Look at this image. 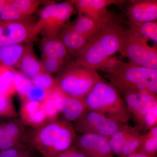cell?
<instances>
[{"label": "cell", "mask_w": 157, "mask_h": 157, "mask_svg": "<svg viewBox=\"0 0 157 157\" xmlns=\"http://www.w3.org/2000/svg\"><path fill=\"white\" fill-rule=\"evenodd\" d=\"M124 28L112 13L108 12L97 33L85 47L75 56L70 65L100 70L111 56L120 52Z\"/></svg>", "instance_id": "6da1fadb"}, {"label": "cell", "mask_w": 157, "mask_h": 157, "mask_svg": "<svg viewBox=\"0 0 157 157\" xmlns=\"http://www.w3.org/2000/svg\"><path fill=\"white\" fill-rule=\"evenodd\" d=\"M77 135L73 124L59 118L38 128L27 127L25 144L41 155L54 157L72 146Z\"/></svg>", "instance_id": "7a4b0ae2"}, {"label": "cell", "mask_w": 157, "mask_h": 157, "mask_svg": "<svg viewBox=\"0 0 157 157\" xmlns=\"http://www.w3.org/2000/svg\"><path fill=\"white\" fill-rule=\"evenodd\" d=\"M100 70L107 73L105 77L118 90H143L157 95V69L109 58Z\"/></svg>", "instance_id": "3957f363"}, {"label": "cell", "mask_w": 157, "mask_h": 157, "mask_svg": "<svg viewBox=\"0 0 157 157\" xmlns=\"http://www.w3.org/2000/svg\"><path fill=\"white\" fill-rule=\"evenodd\" d=\"M83 98L89 110L124 124L128 123L131 119L118 90L102 78Z\"/></svg>", "instance_id": "277c9868"}, {"label": "cell", "mask_w": 157, "mask_h": 157, "mask_svg": "<svg viewBox=\"0 0 157 157\" xmlns=\"http://www.w3.org/2000/svg\"><path fill=\"white\" fill-rule=\"evenodd\" d=\"M102 78L94 69L68 65L55 78L56 87L66 95L84 98Z\"/></svg>", "instance_id": "5b68a950"}, {"label": "cell", "mask_w": 157, "mask_h": 157, "mask_svg": "<svg viewBox=\"0 0 157 157\" xmlns=\"http://www.w3.org/2000/svg\"><path fill=\"white\" fill-rule=\"evenodd\" d=\"M148 40L129 27L124 28L121 55L132 63L157 69V48L149 45Z\"/></svg>", "instance_id": "8992f818"}, {"label": "cell", "mask_w": 157, "mask_h": 157, "mask_svg": "<svg viewBox=\"0 0 157 157\" xmlns=\"http://www.w3.org/2000/svg\"><path fill=\"white\" fill-rule=\"evenodd\" d=\"M74 11L73 0L47 5L40 11L39 20L35 23L37 33L43 37L58 36L59 32L67 24Z\"/></svg>", "instance_id": "52a82bcc"}, {"label": "cell", "mask_w": 157, "mask_h": 157, "mask_svg": "<svg viewBox=\"0 0 157 157\" xmlns=\"http://www.w3.org/2000/svg\"><path fill=\"white\" fill-rule=\"evenodd\" d=\"M120 92L126 105L131 118L136 124L135 127L141 133L147 115L157 105L156 95L146 90L123 89Z\"/></svg>", "instance_id": "ba28073f"}, {"label": "cell", "mask_w": 157, "mask_h": 157, "mask_svg": "<svg viewBox=\"0 0 157 157\" xmlns=\"http://www.w3.org/2000/svg\"><path fill=\"white\" fill-rule=\"evenodd\" d=\"M124 124L92 110H88L73 123L77 135L94 134L107 137Z\"/></svg>", "instance_id": "9c48e42d"}, {"label": "cell", "mask_w": 157, "mask_h": 157, "mask_svg": "<svg viewBox=\"0 0 157 157\" xmlns=\"http://www.w3.org/2000/svg\"><path fill=\"white\" fill-rule=\"evenodd\" d=\"M35 24L27 20L0 21V47L33 42L38 35Z\"/></svg>", "instance_id": "30bf717a"}, {"label": "cell", "mask_w": 157, "mask_h": 157, "mask_svg": "<svg viewBox=\"0 0 157 157\" xmlns=\"http://www.w3.org/2000/svg\"><path fill=\"white\" fill-rule=\"evenodd\" d=\"M87 157H113L107 137L94 134L77 135L72 144Z\"/></svg>", "instance_id": "8fae6325"}, {"label": "cell", "mask_w": 157, "mask_h": 157, "mask_svg": "<svg viewBox=\"0 0 157 157\" xmlns=\"http://www.w3.org/2000/svg\"><path fill=\"white\" fill-rule=\"evenodd\" d=\"M56 107L59 118L72 124L89 110L84 98L63 94L57 100Z\"/></svg>", "instance_id": "7c38bea8"}, {"label": "cell", "mask_w": 157, "mask_h": 157, "mask_svg": "<svg viewBox=\"0 0 157 157\" xmlns=\"http://www.w3.org/2000/svg\"><path fill=\"white\" fill-rule=\"evenodd\" d=\"M78 15H83L100 24L109 11L107 8L124 2L120 0H73Z\"/></svg>", "instance_id": "4fadbf2b"}, {"label": "cell", "mask_w": 157, "mask_h": 157, "mask_svg": "<svg viewBox=\"0 0 157 157\" xmlns=\"http://www.w3.org/2000/svg\"><path fill=\"white\" fill-rule=\"evenodd\" d=\"M42 2L39 0H10L0 13V21L27 20Z\"/></svg>", "instance_id": "5bb4252c"}, {"label": "cell", "mask_w": 157, "mask_h": 157, "mask_svg": "<svg viewBox=\"0 0 157 157\" xmlns=\"http://www.w3.org/2000/svg\"><path fill=\"white\" fill-rule=\"evenodd\" d=\"M128 20L137 22L155 21L157 18V0H138L132 2L127 8Z\"/></svg>", "instance_id": "9a60e30c"}, {"label": "cell", "mask_w": 157, "mask_h": 157, "mask_svg": "<svg viewBox=\"0 0 157 157\" xmlns=\"http://www.w3.org/2000/svg\"><path fill=\"white\" fill-rule=\"evenodd\" d=\"M20 119L27 127L38 128L47 120V116L42 103L26 101L21 102Z\"/></svg>", "instance_id": "2e32d148"}, {"label": "cell", "mask_w": 157, "mask_h": 157, "mask_svg": "<svg viewBox=\"0 0 157 157\" xmlns=\"http://www.w3.org/2000/svg\"><path fill=\"white\" fill-rule=\"evenodd\" d=\"M58 37L69 54L74 56L82 50L90 42L86 37L74 30L70 23L67 24L60 30Z\"/></svg>", "instance_id": "e0dca14e"}, {"label": "cell", "mask_w": 157, "mask_h": 157, "mask_svg": "<svg viewBox=\"0 0 157 157\" xmlns=\"http://www.w3.org/2000/svg\"><path fill=\"white\" fill-rule=\"evenodd\" d=\"M33 42L25 44L24 52L16 67L20 73L31 80L44 72L42 62L39 60L34 52Z\"/></svg>", "instance_id": "ac0fdd59"}, {"label": "cell", "mask_w": 157, "mask_h": 157, "mask_svg": "<svg viewBox=\"0 0 157 157\" xmlns=\"http://www.w3.org/2000/svg\"><path fill=\"white\" fill-rule=\"evenodd\" d=\"M42 56L55 57L64 60L69 53L58 36L43 37L40 44Z\"/></svg>", "instance_id": "d6986e66"}, {"label": "cell", "mask_w": 157, "mask_h": 157, "mask_svg": "<svg viewBox=\"0 0 157 157\" xmlns=\"http://www.w3.org/2000/svg\"><path fill=\"white\" fill-rule=\"evenodd\" d=\"M25 45L16 44L0 47V67H17L22 57Z\"/></svg>", "instance_id": "ffe728a7"}, {"label": "cell", "mask_w": 157, "mask_h": 157, "mask_svg": "<svg viewBox=\"0 0 157 157\" xmlns=\"http://www.w3.org/2000/svg\"><path fill=\"white\" fill-rule=\"evenodd\" d=\"M135 129V127L129 125L128 123L125 124L107 137L114 156H119L125 142Z\"/></svg>", "instance_id": "44dd1931"}, {"label": "cell", "mask_w": 157, "mask_h": 157, "mask_svg": "<svg viewBox=\"0 0 157 157\" xmlns=\"http://www.w3.org/2000/svg\"><path fill=\"white\" fill-rule=\"evenodd\" d=\"M3 123L6 133L10 137L20 144H26L27 127L20 118H7L6 121Z\"/></svg>", "instance_id": "7402d4cb"}, {"label": "cell", "mask_w": 157, "mask_h": 157, "mask_svg": "<svg viewBox=\"0 0 157 157\" xmlns=\"http://www.w3.org/2000/svg\"><path fill=\"white\" fill-rule=\"evenodd\" d=\"M101 23H97L86 16L78 15L70 24L74 30L86 37L90 41L95 35Z\"/></svg>", "instance_id": "603a6c76"}, {"label": "cell", "mask_w": 157, "mask_h": 157, "mask_svg": "<svg viewBox=\"0 0 157 157\" xmlns=\"http://www.w3.org/2000/svg\"><path fill=\"white\" fill-rule=\"evenodd\" d=\"M127 25L129 27L137 32V33L157 43V21L146 22H137L127 21Z\"/></svg>", "instance_id": "cb8c5ba5"}, {"label": "cell", "mask_w": 157, "mask_h": 157, "mask_svg": "<svg viewBox=\"0 0 157 157\" xmlns=\"http://www.w3.org/2000/svg\"><path fill=\"white\" fill-rule=\"evenodd\" d=\"M0 69V93L12 96L16 93L14 84L15 70L12 68L2 67Z\"/></svg>", "instance_id": "d4e9b609"}, {"label": "cell", "mask_w": 157, "mask_h": 157, "mask_svg": "<svg viewBox=\"0 0 157 157\" xmlns=\"http://www.w3.org/2000/svg\"><path fill=\"white\" fill-rule=\"evenodd\" d=\"M144 139V134L135 129L125 142L119 157H125L137 152Z\"/></svg>", "instance_id": "484cf974"}, {"label": "cell", "mask_w": 157, "mask_h": 157, "mask_svg": "<svg viewBox=\"0 0 157 157\" xmlns=\"http://www.w3.org/2000/svg\"><path fill=\"white\" fill-rule=\"evenodd\" d=\"M62 93L56 87L50 91L47 98L42 103L47 120L51 121L59 118L58 111L56 107V101L59 96Z\"/></svg>", "instance_id": "4316f807"}, {"label": "cell", "mask_w": 157, "mask_h": 157, "mask_svg": "<svg viewBox=\"0 0 157 157\" xmlns=\"http://www.w3.org/2000/svg\"><path fill=\"white\" fill-rule=\"evenodd\" d=\"M40 155L33 147L26 144L0 151V157H39Z\"/></svg>", "instance_id": "83f0119b"}, {"label": "cell", "mask_w": 157, "mask_h": 157, "mask_svg": "<svg viewBox=\"0 0 157 157\" xmlns=\"http://www.w3.org/2000/svg\"><path fill=\"white\" fill-rule=\"evenodd\" d=\"M14 84L16 93H17L21 102L25 101L26 96L33 86L30 79L23 75L19 71H15Z\"/></svg>", "instance_id": "f1b7e54d"}, {"label": "cell", "mask_w": 157, "mask_h": 157, "mask_svg": "<svg viewBox=\"0 0 157 157\" xmlns=\"http://www.w3.org/2000/svg\"><path fill=\"white\" fill-rule=\"evenodd\" d=\"M17 116L11 96L0 93V117H17Z\"/></svg>", "instance_id": "f546056e"}, {"label": "cell", "mask_w": 157, "mask_h": 157, "mask_svg": "<svg viewBox=\"0 0 157 157\" xmlns=\"http://www.w3.org/2000/svg\"><path fill=\"white\" fill-rule=\"evenodd\" d=\"M42 62L43 71L51 75L59 72L65 64V61L55 57L43 56Z\"/></svg>", "instance_id": "4dcf8cb0"}, {"label": "cell", "mask_w": 157, "mask_h": 157, "mask_svg": "<svg viewBox=\"0 0 157 157\" xmlns=\"http://www.w3.org/2000/svg\"><path fill=\"white\" fill-rule=\"evenodd\" d=\"M31 81L33 84L48 90H52L56 88L55 78L51 75L45 72L39 73L32 78Z\"/></svg>", "instance_id": "1f68e13d"}, {"label": "cell", "mask_w": 157, "mask_h": 157, "mask_svg": "<svg viewBox=\"0 0 157 157\" xmlns=\"http://www.w3.org/2000/svg\"><path fill=\"white\" fill-rule=\"evenodd\" d=\"M137 152L151 157H157V137H146L144 135V140Z\"/></svg>", "instance_id": "d6a6232c"}, {"label": "cell", "mask_w": 157, "mask_h": 157, "mask_svg": "<svg viewBox=\"0 0 157 157\" xmlns=\"http://www.w3.org/2000/svg\"><path fill=\"white\" fill-rule=\"evenodd\" d=\"M51 91V90H50ZM50 91L38 86L33 85L26 96L25 101L42 103L48 96Z\"/></svg>", "instance_id": "836d02e7"}, {"label": "cell", "mask_w": 157, "mask_h": 157, "mask_svg": "<svg viewBox=\"0 0 157 157\" xmlns=\"http://www.w3.org/2000/svg\"><path fill=\"white\" fill-rule=\"evenodd\" d=\"M21 144L10 137L6 133L3 121L0 122V151L6 150Z\"/></svg>", "instance_id": "e575fe53"}, {"label": "cell", "mask_w": 157, "mask_h": 157, "mask_svg": "<svg viewBox=\"0 0 157 157\" xmlns=\"http://www.w3.org/2000/svg\"><path fill=\"white\" fill-rule=\"evenodd\" d=\"M54 157H87L78 149L72 145Z\"/></svg>", "instance_id": "d590c367"}, {"label": "cell", "mask_w": 157, "mask_h": 157, "mask_svg": "<svg viewBox=\"0 0 157 157\" xmlns=\"http://www.w3.org/2000/svg\"><path fill=\"white\" fill-rule=\"evenodd\" d=\"M144 134L145 137H157V126L150 129Z\"/></svg>", "instance_id": "8d00e7d4"}, {"label": "cell", "mask_w": 157, "mask_h": 157, "mask_svg": "<svg viewBox=\"0 0 157 157\" xmlns=\"http://www.w3.org/2000/svg\"><path fill=\"white\" fill-rule=\"evenodd\" d=\"M10 2V0H0V13Z\"/></svg>", "instance_id": "74e56055"}, {"label": "cell", "mask_w": 157, "mask_h": 157, "mask_svg": "<svg viewBox=\"0 0 157 157\" xmlns=\"http://www.w3.org/2000/svg\"><path fill=\"white\" fill-rule=\"evenodd\" d=\"M125 157H151L147 155L143 154L140 153L136 152V153H135L129 155L128 156Z\"/></svg>", "instance_id": "f35d334b"}, {"label": "cell", "mask_w": 157, "mask_h": 157, "mask_svg": "<svg viewBox=\"0 0 157 157\" xmlns=\"http://www.w3.org/2000/svg\"><path fill=\"white\" fill-rule=\"evenodd\" d=\"M39 157H45V156H43L41 155H40V156Z\"/></svg>", "instance_id": "ab89813d"}]
</instances>
